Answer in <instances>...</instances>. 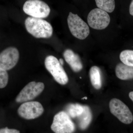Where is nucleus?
Returning a JSON list of instances; mask_svg holds the SVG:
<instances>
[{
    "label": "nucleus",
    "instance_id": "nucleus-1",
    "mask_svg": "<svg viewBox=\"0 0 133 133\" xmlns=\"http://www.w3.org/2000/svg\"><path fill=\"white\" fill-rule=\"evenodd\" d=\"M27 31L36 38H49L52 36L53 29L47 21L32 17H27L25 21Z\"/></svg>",
    "mask_w": 133,
    "mask_h": 133
},
{
    "label": "nucleus",
    "instance_id": "nucleus-2",
    "mask_svg": "<svg viewBox=\"0 0 133 133\" xmlns=\"http://www.w3.org/2000/svg\"><path fill=\"white\" fill-rule=\"evenodd\" d=\"M67 23L70 31L74 37L84 40L89 36V26L77 15L70 12L67 18Z\"/></svg>",
    "mask_w": 133,
    "mask_h": 133
},
{
    "label": "nucleus",
    "instance_id": "nucleus-3",
    "mask_svg": "<svg viewBox=\"0 0 133 133\" xmlns=\"http://www.w3.org/2000/svg\"><path fill=\"white\" fill-rule=\"evenodd\" d=\"M44 64L47 70L58 83L63 85L68 83V76L57 58L51 55L48 56L45 58Z\"/></svg>",
    "mask_w": 133,
    "mask_h": 133
},
{
    "label": "nucleus",
    "instance_id": "nucleus-4",
    "mask_svg": "<svg viewBox=\"0 0 133 133\" xmlns=\"http://www.w3.org/2000/svg\"><path fill=\"white\" fill-rule=\"evenodd\" d=\"M51 128L56 133H71L75 131L76 126L67 113L62 111L54 116Z\"/></svg>",
    "mask_w": 133,
    "mask_h": 133
},
{
    "label": "nucleus",
    "instance_id": "nucleus-5",
    "mask_svg": "<svg viewBox=\"0 0 133 133\" xmlns=\"http://www.w3.org/2000/svg\"><path fill=\"white\" fill-rule=\"evenodd\" d=\"M23 10L26 14L35 18L48 17L50 9L47 3L41 0H28L24 3Z\"/></svg>",
    "mask_w": 133,
    "mask_h": 133
},
{
    "label": "nucleus",
    "instance_id": "nucleus-6",
    "mask_svg": "<svg viewBox=\"0 0 133 133\" xmlns=\"http://www.w3.org/2000/svg\"><path fill=\"white\" fill-rule=\"evenodd\" d=\"M111 113L122 123L131 124L133 121V115L127 106L120 100L113 98L109 103Z\"/></svg>",
    "mask_w": 133,
    "mask_h": 133
},
{
    "label": "nucleus",
    "instance_id": "nucleus-7",
    "mask_svg": "<svg viewBox=\"0 0 133 133\" xmlns=\"http://www.w3.org/2000/svg\"><path fill=\"white\" fill-rule=\"evenodd\" d=\"M110 17L108 12L100 9L92 10L87 17V22L92 28L103 30L106 28L110 22Z\"/></svg>",
    "mask_w": 133,
    "mask_h": 133
},
{
    "label": "nucleus",
    "instance_id": "nucleus-8",
    "mask_svg": "<svg viewBox=\"0 0 133 133\" xmlns=\"http://www.w3.org/2000/svg\"><path fill=\"white\" fill-rule=\"evenodd\" d=\"M44 89V84L42 82L32 81L25 86L17 96L16 101L22 103L30 101L41 94Z\"/></svg>",
    "mask_w": 133,
    "mask_h": 133
},
{
    "label": "nucleus",
    "instance_id": "nucleus-9",
    "mask_svg": "<svg viewBox=\"0 0 133 133\" xmlns=\"http://www.w3.org/2000/svg\"><path fill=\"white\" fill-rule=\"evenodd\" d=\"M42 105L37 101H28L22 104L17 110L19 116L24 119H33L41 116L43 113Z\"/></svg>",
    "mask_w": 133,
    "mask_h": 133
},
{
    "label": "nucleus",
    "instance_id": "nucleus-10",
    "mask_svg": "<svg viewBox=\"0 0 133 133\" xmlns=\"http://www.w3.org/2000/svg\"><path fill=\"white\" fill-rule=\"evenodd\" d=\"M19 58V51L15 47L6 48L0 53V67L9 70L16 66Z\"/></svg>",
    "mask_w": 133,
    "mask_h": 133
},
{
    "label": "nucleus",
    "instance_id": "nucleus-11",
    "mask_svg": "<svg viewBox=\"0 0 133 133\" xmlns=\"http://www.w3.org/2000/svg\"><path fill=\"white\" fill-rule=\"evenodd\" d=\"M63 56L73 71L78 72L83 69V64L79 56L71 50H65L63 53Z\"/></svg>",
    "mask_w": 133,
    "mask_h": 133
},
{
    "label": "nucleus",
    "instance_id": "nucleus-12",
    "mask_svg": "<svg viewBox=\"0 0 133 133\" xmlns=\"http://www.w3.org/2000/svg\"><path fill=\"white\" fill-rule=\"evenodd\" d=\"M115 74L118 78L123 80L133 79V66H129L123 63L116 65Z\"/></svg>",
    "mask_w": 133,
    "mask_h": 133
},
{
    "label": "nucleus",
    "instance_id": "nucleus-13",
    "mask_svg": "<svg viewBox=\"0 0 133 133\" xmlns=\"http://www.w3.org/2000/svg\"><path fill=\"white\" fill-rule=\"evenodd\" d=\"M77 118L79 128L82 130L86 129L92 119V114L90 108L88 106L84 105L83 113Z\"/></svg>",
    "mask_w": 133,
    "mask_h": 133
},
{
    "label": "nucleus",
    "instance_id": "nucleus-14",
    "mask_svg": "<svg viewBox=\"0 0 133 133\" xmlns=\"http://www.w3.org/2000/svg\"><path fill=\"white\" fill-rule=\"evenodd\" d=\"M90 79L92 86L97 90H99L102 86L101 71L97 66H92L90 69Z\"/></svg>",
    "mask_w": 133,
    "mask_h": 133
},
{
    "label": "nucleus",
    "instance_id": "nucleus-15",
    "mask_svg": "<svg viewBox=\"0 0 133 133\" xmlns=\"http://www.w3.org/2000/svg\"><path fill=\"white\" fill-rule=\"evenodd\" d=\"M84 105L78 104H70L66 106L65 110L71 118H77L83 113Z\"/></svg>",
    "mask_w": 133,
    "mask_h": 133
},
{
    "label": "nucleus",
    "instance_id": "nucleus-16",
    "mask_svg": "<svg viewBox=\"0 0 133 133\" xmlns=\"http://www.w3.org/2000/svg\"><path fill=\"white\" fill-rule=\"evenodd\" d=\"M95 1L98 8L108 13L114 11L115 7V0H95Z\"/></svg>",
    "mask_w": 133,
    "mask_h": 133
},
{
    "label": "nucleus",
    "instance_id": "nucleus-17",
    "mask_svg": "<svg viewBox=\"0 0 133 133\" xmlns=\"http://www.w3.org/2000/svg\"><path fill=\"white\" fill-rule=\"evenodd\" d=\"M122 63L129 66H133V50H126L122 51L119 56Z\"/></svg>",
    "mask_w": 133,
    "mask_h": 133
},
{
    "label": "nucleus",
    "instance_id": "nucleus-18",
    "mask_svg": "<svg viewBox=\"0 0 133 133\" xmlns=\"http://www.w3.org/2000/svg\"><path fill=\"white\" fill-rule=\"evenodd\" d=\"M8 80L9 76L7 71L0 67V88L6 87Z\"/></svg>",
    "mask_w": 133,
    "mask_h": 133
},
{
    "label": "nucleus",
    "instance_id": "nucleus-19",
    "mask_svg": "<svg viewBox=\"0 0 133 133\" xmlns=\"http://www.w3.org/2000/svg\"><path fill=\"white\" fill-rule=\"evenodd\" d=\"M20 131L15 129H9L8 127L0 129V133H19Z\"/></svg>",
    "mask_w": 133,
    "mask_h": 133
},
{
    "label": "nucleus",
    "instance_id": "nucleus-20",
    "mask_svg": "<svg viewBox=\"0 0 133 133\" xmlns=\"http://www.w3.org/2000/svg\"><path fill=\"white\" fill-rule=\"evenodd\" d=\"M129 13L131 15L133 16V0L131 1L129 6Z\"/></svg>",
    "mask_w": 133,
    "mask_h": 133
},
{
    "label": "nucleus",
    "instance_id": "nucleus-21",
    "mask_svg": "<svg viewBox=\"0 0 133 133\" xmlns=\"http://www.w3.org/2000/svg\"><path fill=\"white\" fill-rule=\"evenodd\" d=\"M129 98L131 99V100L133 102V91H131L129 92Z\"/></svg>",
    "mask_w": 133,
    "mask_h": 133
},
{
    "label": "nucleus",
    "instance_id": "nucleus-22",
    "mask_svg": "<svg viewBox=\"0 0 133 133\" xmlns=\"http://www.w3.org/2000/svg\"><path fill=\"white\" fill-rule=\"evenodd\" d=\"M59 63H60V64L62 65V66L64 65V61L63 59H62V58H60L59 60Z\"/></svg>",
    "mask_w": 133,
    "mask_h": 133
},
{
    "label": "nucleus",
    "instance_id": "nucleus-23",
    "mask_svg": "<svg viewBox=\"0 0 133 133\" xmlns=\"http://www.w3.org/2000/svg\"><path fill=\"white\" fill-rule=\"evenodd\" d=\"M87 99V97H84L82 98V99Z\"/></svg>",
    "mask_w": 133,
    "mask_h": 133
}]
</instances>
